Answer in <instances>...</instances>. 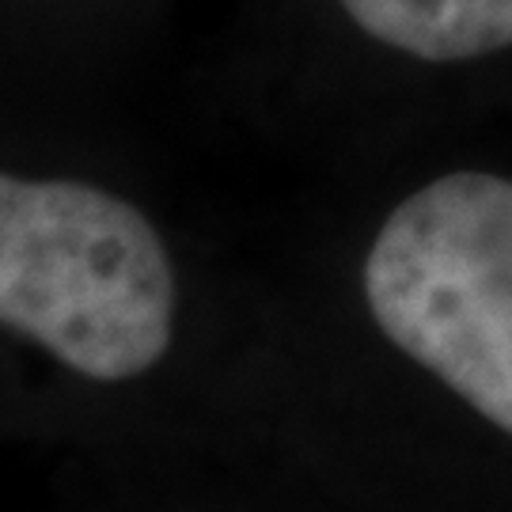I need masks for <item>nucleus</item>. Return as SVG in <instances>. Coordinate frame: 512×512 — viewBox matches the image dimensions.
Listing matches in <instances>:
<instances>
[{"instance_id":"f257e3e1","label":"nucleus","mask_w":512,"mask_h":512,"mask_svg":"<svg viewBox=\"0 0 512 512\" xmlns=\"http://www.w3.org/2000/svg\"><path fill=\"white\" fill-rule=\"evenodd\" d=\"M179 274L164 232L80 167L0 152V330L95 384L167 357Z\"/></svg>"},{"instance_id":"7ed1b4c3","label":"nucleus","mask_w":512,"mask_h":512,"mask_svg":"<svg viewBox=\"0 0 512 512\" xmlns=\"http://www.w3.org/2000/svg\"><path fill=\"white\" fill-rule=\"evenodd\" d=\"M129 0H0V95L46 107L95 99Z\"/></svg>"},{"instance_id":"20e7f679","label":"nucleus","mask_w":512,"mask_h":512,"mask_svg":"<svg viewBox=\"0 0 512 512\" xmlns=\"http://www.w3.org/2000/svg\"><path fill=\"white\" fill-rule=\"evenodd\" d=\"M357 35L418 61H475L512 46V0H327Z\"/></svg>"},{"instance_id":"f03ea898","label":"nucleus","mask_w":512,"mask_h":512,"mask_svg":"<svg viewBox=\"0 0 512 512\" xmlns=\"http://www.w3.org/2000/svg\"><path fill=\"white\" fill-rule=\"evenodd\" d=\"M361 289L391 346L512 437V179L452 171L403 198Z\"/></svg>"}]
</instances>
